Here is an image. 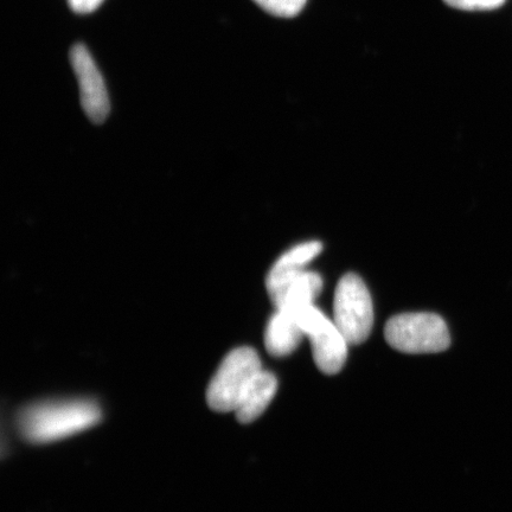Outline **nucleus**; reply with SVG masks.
<instances>
[{
  "mask_svg": "<svg viewBox=\"0 0 512 512\" xmlns=\"http://www.w3.org/2000/svg\"><path fill=\"white\" fill-rule=\"evenodd\" d=\"M262 371L258 352L242 347L229 352L211 380L207 401L216 412L236 411L249 384Z\"/></svg>",
  "mask_w": 512,
  "mask_h": 512,
  "instance_id": "obj_3",
  "label": "nucleus"
},
{
  "mask_svg": "<svg viewBox=\"0 0 512 512\" xmlns=\"http://www.w3.org/2000/svg\"><path fill=\"white\" fill-rule=\"evenodd\" d=\"M304 336L302 326L291 312L277 310L266 326V349L274 357L291 355L302 343Z\"/></svg>",
  "mask_w": 512,
  "mask_h": 512,
  "instance_id": "obj_8",
  "label": "nucleus"
},
{
  "mask_svg": "<svg viewBox=\"0 0 512 512\" xmlns=\"http://www.w3.org/2000/svg\"><path fill=\"white\" fill-rule=\"evenodd\" d=\"M323 290V280L316 272L304 271L287 287L275 309L294 312L315 304Z\"/></svg>",
  "mask_w": 512,
  "mask_h": 512,
  "instance_id": "obj_10",
  "label": "nucleus"
},
{
  "mask_svg": "<svg viewBox=\"0 0 512 512\" xmlns=\"http://www.w3.org/2000/svg\"><path fill=\"white\" fill-rule=\"evenodd\" d=\"M104 0H68L70 9L76 14L87 15L99 8Z\"/></svg>",
  "mask_w": 512,
  "mask_h": 512,
  "instance_id": "obj_13",
  "label": "nucleus"
},
{
  "mask_svg": "<svg viewBox=\"0 0 512 512\" xmlns=\"http://www.w3.org/2000/svg\"><path fill=\"white\" fill-rule=\"evenodd\" d=\"M298 320L305 336L310 338L313 360L325 375H336L348 358V341L315 304L291 312Z\"/></svg>",
  "mask_w": 512,
  "mask_h": 512,
  "instance_id": "obj_5",
  "label": "nucleus"
},
{
  "mask_svg": "<svg viewBox=\"0 0 512 512\" xmlns=\"http://www.w3.org/2000/svg\"><path fill=\"white\" fill-rule=\"evenodd\" d=\"M100 419V408L92 401L44 402L24 409L19 430L31 443L44 444L85 431Z\"/></svg>",
  "mask_w": 512,
  "mask_h": 512,
  "instance_id": "obj_1",
  "label": "nucleus"
},
{
  "mask_svg": "<svg viewBox=\"0 0 512 512\" xmlns=\"http://www.w3.org/2000/svg\"><path fill=\"white\" fill-rule=\"evenodd\" d=\"M451 8L465 11H488L501 8L505 0H444Z\"/></svg>",
  "mask_w": 512,
  "mask_h": 512,
  "instance_id": "obj_12",
  "label": "nucleus"
},
{
  "mask_svg": "<svg viewBox=\"0 0 512 512\" xmlns=\"http://www.w3.org/2000/svg\"><path fill=\"white\" fill-rule=\"evenodd\" d=\"M323 251L322 242L309 241L300 243L281 255L268 272L266 288L272 303L277 305L284 296L287 287L302 274L307 265Z\"/></svg>",
  "mask_w": 512,
  "mask_h": 512,
  "instance_id": "obj_7",
  "label": "nucleus"
},
{
  "mask_svg": "<svg viewBox=\"0 0 512 512\" xmlns=\"http://www.w3.org/2000/svg\"><path fill=\"white\" fill-rule=\"evenodd\" d=\"M268 14L283 18H292L302 12L306 0H253Z\"/></svg>",
  "mask_w": 512,
  "mask_h": 512,
  "instance_id": "obj_11",
  "label": "nucleus"
},
{
  "mask_svg": "<svg viewBox=\"0 0 512 512\" xmlns=\"http://www.w3.org/2000/svg\"><path fill=\"white\" fill-rule=\"evenodd\" d=\"M70 63L79 82L83 111L94 124H102L110 114L111 105L105 81L93 57L82 44L70 49Z\"/></svg>",
  "mask_w": 512,
  "mask_h": 512,
  "instance_id": "obj_6",
  "label": "nucleus"
},
{
  "mask_svg": "<svg viewBox=\"0 0 512 512\" xmlns=\"http://www.w3.org/2000/svg\"><path fill=\"white\" fill-rule=\"evenodd\" d=\"M334 322L349 345L367 341L374 325V306L362 278L345 274L338 281L334 299Z\"/></svg>",
  "mask_w": 512,
  "mask_h": 512,
  "instance_id": "obj_4",
  "label": "nucleus"
},
{
  "mask_svg": "<svg viewBox=\"0 0 512 512\" xmlns=\"http://www.w3.org/2000/svg\"><path fill=\"white\" fill-rule=\"evenodd\" d=\"M278 380L272 373L262 370L251 384H249L245 395L236 408V418L241 424H251V422L260 418L275 394H277Z\"/></svg>",
  "mask_w": 512,
  "mask_h": 512,
  "instance_id": "obj_9",
  "label": "nucleus"
},
{
  "mask_svg": "<svg viewBox=\"0 0 512 512\" xmlns=\"http://www.w3.org/2000/svg\"><path fill=\"white\" fill-rule=\"evenodd\" d=\"M387 343L405 354H437L450 348L445 320L434 313H402L390 318L384 328Z\"/></svg>",
  "mask_w": 512,
  "mask_h": 512,
  "instance_id": "obj_2",
  "label": "nucleus"
}]
</instances>
